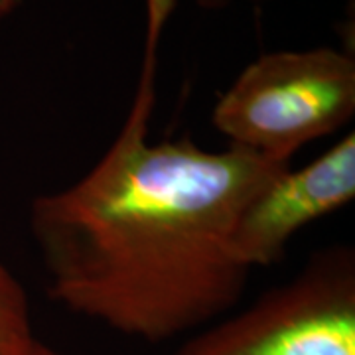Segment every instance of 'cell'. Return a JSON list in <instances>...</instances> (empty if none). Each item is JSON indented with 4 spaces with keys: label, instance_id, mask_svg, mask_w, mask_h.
<instances>
[{
    "label": "cell",
    "instance_id": "cell-1",
    "mask_svg": "<svg viewBox=\"0 0 355 355\" xmlns=\"http://www.w3.org/2000/svg\"><path fill=\"white\" fill-rule=\"evenodd\" d=\"M144 6V53L123 127L81 180L32 202L28 225L51 300L160 343L241 300L251 270L235 253L237 221L292 162L233 144L205 150L190 137L150 140L160 42L176 0Z\"/></svg>",
    "mask_w": 355,
    "mask_h": 355
},
{
    "label": "cell",
    "instance_id": "cell-2",
    "mask_svg": "<svg viewBox=\"0 0 355 355\" xmlns=\"http://www.w3.org/2000/svg\"><path fill=\"white\" fill-rule=\"evenodd\" d=\"M354 114V55L322 46L259 55L221 93L211 121L227 144L292 162Z\"/></svg>",
    "mask_w": 355,
    "mask_h": 355
},
{
    "label": "cell",
    "instance_id": "cell-3",
    "mask_svg": "<svg viewBox=\"0 0 355 355\" xmlns=\"http://www.w3.org/2000/svg\"><path fill=\"white\" fill-rule=\"evenodd\" d=\"M174 355H355V253H314L286 284L203 326Z\"/></svg>",
    "mask_w": 355,
    "mask_h": 355
},
{
    "label": "cell",
    "instance_id": "cell-4",
    "mask_svg": "<svg viewBox=\"0 0 355 355\" xmlns=\"http://www.w3.org/2000/svg\"><path fill=\"white\" fill-rule=\"evenodd\" d=\"M355 198V132L312 162L272 176L245 205L235 229V253L251 272L277 263L298 231L340 211Z\"/></svg>",
    "mask_w": 355,
    "mask_h": 355
},
{
    "label": "cell",
    "instance_id": "cell-5",
    "mask_svg": "<svg viewBox=\"0 0 355 355\" xmlns=\"http://www.w3.org/2000/svg\"><path fill=\"white\" fill-rule=\"evenodd\" d=\"M38 345L24 288L0 261V355H34Z\"/></svg>",
    "mask_w": 355,
    "mask_h": 355
},
{
    "label": "cell",
    "instance_id": "cell-6",
    "mask_svg": "<svg viewBox=\"0 0 355 355\" xmlns=\"http://www.w3.org/2000/svg\"><path fill=\"white\" fill-rule=\"evenodd\" d=\"M235 2H253V4H259V2H268V0H193V4L198 8H202V10H223V8H229Z\"/></svg>",
    "mask_w": 355,
    "mask_h": 355
},
{
    "label": "cell",
    "instance_id": "cell-7",
    "mask_svg": "<svg viewBox=\"0 0 355 355\" xmlns=\"http://www.w3.org/2000/svg\"><path fill=\"white\" fill-rule=\"evenodd\" d=\"M20 0H0V24L14 12V8L18 6Z\"/></svg>",
    "mask_w": 355,
    "mask_h": 355
},
{
    "label": "cell",
    "instance_id": "cell-8",
    "mask_svg": "<svg viewBox=\"0 0 355 355\" xmlns=\"http://www.w3.org/2000/svg\"><path fill=\"white\" fill-rule=\"evenodd\" d=\"M34 355H71V354H64V352H58V349H53V347H50V345H46V343L40 342V345L36 347Z\"/></svg>",
    "mask_w": 355,
    "mask_h": 355
}]
</instances>
